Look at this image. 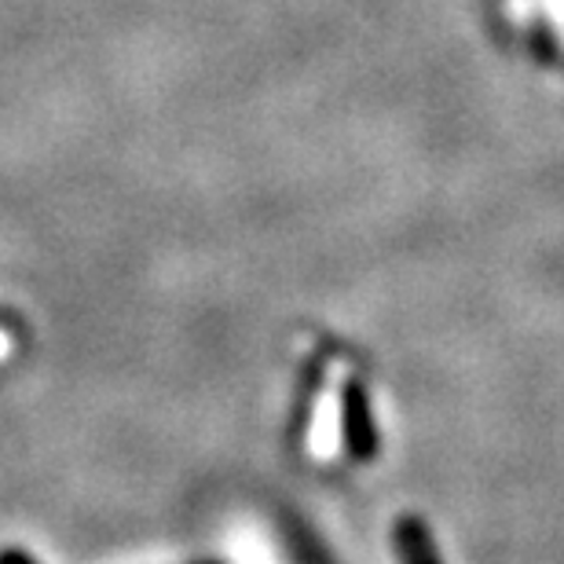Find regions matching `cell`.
I'll return each mask as SVG.
<instances>
[{"mask_svg": "<svg viewBox=\"0 0 564 564\" xmlns=\"http://www.w3.org/2000/svg\"><path fill=\"white\" fill-rule=\"evenodd\" d=\"M341 436L348 455L356 462H370L378 455V429L370 419V400L359 381H348L341 392Z\"/></svg>", "mask_w": 564, "mask_h": 564, "instance_id": "cell-1", "label": "cell"}, {"mask_svg": "<svg viewBox=\"0 0 564 564\" xmlns=\"http://www.w3.org/2000/svg\"><path fill=\"white\" fill-rule=\"evenodd\" d=\"M397 550H400L403 564H440L433 539H429L425 524L414 521V517H403L397 524Z\"/></svg>", "mask_w": 564, "mask_h": 564, "instance_id": "cell-2", "label": "cell"}, {"mask_svg": "<svg viewBox=\"0 0 564 564\" xmlns=\"http://www.w3.org/2000/svg\"><path fill=\"white\" fill-rule=\"evenodd\" d=\"M0 564H37V561L19 554V550H4V554H0Z\"/></svg>", "mask_w": 564, "mask_h": 564, "instance_id": "cell-3", "label": "cell"}]
</instances>
